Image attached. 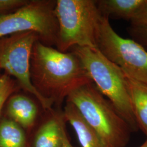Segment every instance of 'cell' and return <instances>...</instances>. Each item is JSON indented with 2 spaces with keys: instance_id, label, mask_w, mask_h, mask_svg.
<instances>
[{
  "instance_id": "1",
  "label": "cell",
  "mask_w": 147,
  "mask_h": 147,
  "mask_svg": "<svg viewBox=\"0 0 147 147\" xmlns=\"http://www.w3.org/2000/svg\"><path fill=\"white\" fill-rule=\"evenodd\" d=\"M30 73L34 88L53 103L67 98L81 86L93 82L73 51L63 53L39 40L33 47Z\"/></svg>"
},
{
  "instance_id": "2",
  "label": "cell",
  "mask_w": 147,
  "mask_h": 147,
  "mask_svg": "<svg viewBox=\"0 0 147 147\" xmlns=\"http://www.w3.org/2000/svg\"><path fill=\"white\" fill-rule=\"evenodd\" d=\"M109 147H125L131 129L93 82L74 90L67 98Z\"/></svg>"
},
{
  "instance_id": "3",
  "label": "cell",
  "mask_w": 147,
  "mask_h": 147,
  "mask_svg": "<svg viewBox=\"0 0 147 147\" xmlns=\"http://www.w3.org/2000/svg\"><path fill=\"white\" fill-rule=\"evenodd\" d=\"M55 14L58 24L56 45L66 53L74 47L97 49L102 15L94 0H57Z\"/></svg>"
},
{
  "instance_id": "4",
  "label": "cell",
  "mask_w": 147,
  "mask_h": 147,
  "mask_svg": "<svg viewBox=\"0 0 147 147\" xmlns=\"http://www.w3.org/2000/svg\"><path fill=\"white\" fill-rule=\"evenodd\" d=\"M90 78L100 93L107 98L132 131L139 128L132 108L124 73L96 49L74 47Z\"/></svg>"
},
{
  "instance_id": "5",
  "label": "cell",
  "mask_w": 147,
  "mask_h": 147,
  "mask_svg": "<svg viewBox=\"0 0 147 147\" xmlns=\"http://www.w3.org/2000/svg\"><path fill=\"white\" fill-rule=\"evenodd\" d=\"M56 1L32 0L11 13L0 15V39L16 33L33 32L39 40L56 45L58 24L55 14Z\"/></svg>"
},
{
  "instance_id": "6",
  "label": "cell",
  "mask_w": 147,
  "mask_h": 147,
  "mask_svg": "<svg viewBox=\"0 0 147 147\" xmlns=\"http://www.w3.org/2000/svg\"><path fill=\"white\" fill-rule=\"evenodd\" d=\"M97 49L130 78L147 84V51L132 39L120 36L105 16L100 21Z\"/></svg>"
},
{
  "instance_id": "7",
  "label": "cell",
  "mask_w": 147,
  "mask_h": 147,
  "mask_svg": "<svg viewBox=\"0 0 147 147\" xmlns=\"http://www.w3.org/2000/svg\"><path fill=\"white\" fill-rule=\"evenodd\" d=\"M39 40L33 32L16 33L0 39V69L14 77L24 90L37 98L42 107L50 109L53 102L34 88L31 79V59L34 43Z\"/></svg>"
},
{
  "instance_id": "8",
  "label": "cell",
  "mask_w": 147,
  "mask_h": 147,
  "mask_svg": "<svg viewBox=\"0 0 147 147\" xmlns=\"http://www.w3.org/2000/svg\"><path fill=\"white\" fill-rule=\"evenodd\" d=\"M63 115L65 120L68 121L73 127L82 147H109L86 121L73 104L67 102Z\"/></svg>"
},
{
  "instance_id": "9",
  "label": "cell",
  "mask_w": 147,
  "mask_h": 147,
  "mask_svg": "<svg viewBox=\"0 0 147 147\" xmlns=\"http://www.w3.org/2000/svg\"><path fill=\"white\" fill-rule=\"evenodd\" d=\"M38 112L37 105L26 95H11L7 101V113L9 119L23 129H30L34 125Z\"/></svg>"
},
{
  "instance_id": "10",
  "label": "cell",
  "mask_w": 147,
  "mask_h": 147,
  "mask_svg": "<svg viewBox=\"0 0 147 147\" xmlns=\"http://www.w3.org/2000/svg\"><path fill=\"white\" fill-rule=\"evenodd\" d=\"M124 74L137 124L147 140V84Z\"/></svg>"
},
{
  "instance_id": "11",
  "label": "cell",
  "mask_w": 147,
  "mask_h": 147,
  "mask_svg": "<svg viewBox=\"0 0 147 147\" xmlns=\"http://www.w3.org/2000/svg\"><path fill=\"white\" fill-rule=\"evenodd\" d=\"M147 3V0H100L96 1L102 16L107 18L131 21Z\"/></svg>"
},
{
  "instance_id": "12",
  "label": "cell",
  "mask_w": 147,
  "mask_h": 147,
  "mask_svg": "<svg viewBox=\"0 0 147 147\" xmlns=\"http://www.w3.org/2000/svg\"><path fill=\"white\" fill-rule=\"evenodd\" d=\"M63 115H53L40 126L35 136L33 147H61L65 131Z\"/></svg>"
},
{
  "instance_id": "13",
  "label": "cell",
  "mask_w": 147,
  "mask_h": 147,
  "mask_svg": "<svg viewBox=\"0 0 147 147\" xmlns=\"http://www.w3.org/2000/svg\"><path fill=\"white\" fill-rule=\"evenodd\" d=\"M0 147H26L24 129L10 119L0 122Z\"/></svg>"
},
{
  "instance_id": "14",
  "label": "cell",
  "mask_w": 147,
  "mask_h": 147,
  "mask_svg": "<svg viewBox=\"0 0 147 147\" xmlns=\"http://www.w3.org/2000/svg\"><path fill=\"white\" fill-rule=\"evenodd\" d=\"M18 85L16 81L7 74L0 76V115L5 102L18 88Z\"/></svg>"
},
{
  "instance_id": "15",
  "label": "cell",
  "mask_w": 147,
  "mask_h": 147,
  "mask_svg": "<svg viewBox=\"0 0 147 147\" xmlns=\"http://www.w3.org/2000/svg\"><path fill=\"white\" fill-rule=\"evenodd\" d=\"M127 30L132 40L143 47L147 46V26L131 24Z\"/></svg>"
},
{
  "instance_id": "16",
  "label": "cell",
  "mask_w": 147,
  "mask_h": 147,
  "mask_svg": "<svg viewBox=\"0 0 147 147\" xmlns=\"http://www.w3.org/2000/svg\"><path fill=\"white\" fill-rule=\"evenodd\" d=\"M28 2L29 0H0V15L16 11Z\"/></svg>"
},
{
  "instance_id": "17",
  "label": "cell",
  "mask_w": 147,
  "mask_h": 147,
  "mask_svg": "<svg viewBox=\"0 0 147 147\" xmlns=\"http://www.w3.org/2000/svg\"><path fill=\"white\" fill-rule=\"evenodd\" d=\"M130 22L132 25L147 26V3Z\"/></svg>"
},
{
  "instance_id": "18",
  "label": "cell",
  "mask_w": 147,
  "mask_h": 147,
  "mask_svg": "<svg viewBox=\"0 0 147 147\" xmlns=\"http://www.w3.org/2000/svg\"><path fill=\"white\" fill-rule=\"evenodd\" d=\"M61 147H73L69 141L68 138L66 135L65 131L63 132V139Z\"/></svg>"
},
{
  "instance_id": "19",
  "label": "cell",
  "mask_w": 147,
  "mask_h": 147,
  "mask_svg": "<svg viewBox=\"0 0 147 147\" xmlns=\"http://www.w3.org/2000/svg\"><path fill=\"white\" fill-rule=\"evenodd\" d=\"M140 147H147V140H146V141L144 142L143 144H142L141 146H140Z\"/></svg>"
},
{
  "instance_id": "20",
  "label": "cell",
  "mask_w": 147,
  "mask_h": 147,
  "mask_svg": "<svg viewBox=\"0 0 147 147\" xmlns=\"http://www.w3.org/2000/svg\"><path fill=\"white\" fill-rule=\"evenodd\" d=\"M0 70H1V69H0Z\"/></svg>"
}]
</instances>
